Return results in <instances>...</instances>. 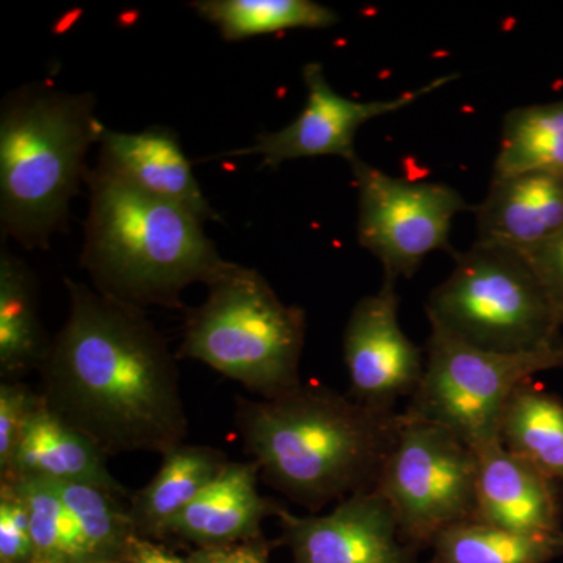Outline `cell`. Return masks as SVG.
Segmentation results:
<instances>
[{
  "instance_id": "obj_8",
  "label": "cell",
  "mask_w": 563,
  "mask_h": 563,
  "mask_svg": "<svg viewBox=\"0 0 563 563\" xmlns=\"http://www.w3.org/2000/svg\"><path fill=\"white\" fill-rule=\"evenodd\" d=\"M477 455L442 426L401 412L376 490L415 550L476 518Z\"/></svg>"
},
{
  "instance_id": "obj_18",
  "label": "cell",
  "mask_w": 563,
  "mask_h": 563,
  "mask_svg": "<svg viewBox=\"0 0 563 563\" xmlns=\"http://www.w3.org/2000/svg\"><path fill=\"white\" fill-rule=\"evenodd\" d=\"M161 468L146 487L131 496L133 525L140 537H163L173 521L229 462L220 450L181 443L162 455Z\"/></svg>"
},
{
  "instance_id": "obj_17",
  "label": "cell",
  "mask_w": 563,
  "mask_h": 563,
  "mask_svg": "<svg viewBox=\"0 0 563 563\" xmlns=\"http://www.w3.org/2000/svg\"><path fill=\"white\" fill-rule=\"evenodd\" d=\"M107 459L90 439L51 412L41 399L0 479L38 477L54 483L88 484L125 498L128 492L110 473Z\"/></svg>"
},
{
  "instance_id": "obj_10",
  "label": "cell",
  "mask_w": 563,
  "mask_h": 563,
  "mask_svg": "<svg viewBox=\"0 0 563 563\" xmlns=\"http://www.w3.org/2000/svg\"><path fill=\"white\" fill-rule=\"evenodd\" d=\"M302 77L307 99L301 113L280 131L261 133L251 147L229 152V155H258L268 168L313 157H340L351 163L358 157L354 144L363 124L412 106L457 79L459 74L439 77L395 99L372 102L351 101L333 90L320 63H307Z\"/></svg>"
},
{
  "instance_id": "obj_1",
  "label": "cell",
  "mask_w": 563,
  "mask_h": 563,
  "mask_svg": "<svg viewBox=\"0 0 563 563\" xmlns=\"http://www.w3.org/2000/svg\"><path fill=\"white\" fill-rule=\"evenodd\" d=\"M69 312L40 366L41 399L107 457L165 454L188 418L179 369L143 309L65 279Z\"/></svg>"
},
{
  "instance_id": "obj_3",
  "label": "cell",
  "mask_w": 563,
  "mask_h": 563,
  "mask_svg": "<svg viewBox=\"0 0 563 563\" xmlns=\"http://www.w3.org/2000/svg\"><path fill=\"white\" fill-rule=\"evenodd\" d=\"M85 184L90 209L80 262L102 295L139 309H180L181 292L209 284L228 265L190 211L96 168Z\"/></svg>"
},
{
  "instance_id": "obj_12",
  "label": "cell",
  "mask_w": 563,
  "mask_h": 563,
  "mask_svg": "<svg viewBox=\"0 0 563 563\" xmlns=\"http://www.w3.org/2000/svg\"><path fill=\"white\" fill-rule=\"evenodd\" d=\"M276 517L292 563H415L418 550L376 490L352 495L325 515L301 517L280 507Z\"/></svg>"
},
{
  "instance_id": "obj_15",
  "label": "cell",
  "mask_w": 563,
  "mask_h": 563,
  "mask_svg": "<svg viewBox=\"0 0 563 563\" xmlns=\"http://www.w3.org/2000/svg\"><path fill=\"white\" fill-rule=\"evenodd\" d=\"M474 211L477 242L526 254L563 231V176L531 173L493 179Z\"/></svg>"
},
{
  "instance_id": "obj_31",
  "label": "cell",
  "mask_w": 563,
  "mask_h": 563,
  "mask_svg": "<svg viewBox=\"0 0 563 563\" xmlns=\"http://www.w3.org/2000/svg\"><path fill=\"white\" fill-rule=\"evenodd\" d=\"M84 563H125L124 558L121 559H102V561H90Z\"/></svg>"
},
{
  "instance_id": "obj_19",
  "label": "cell",
  "mask_w": 563,
  "mask_h": 563,
  "mask_svg": "<svg viewBox=\"0 0 563 563\" xmlns=\"http://www.w3.org/2000/svg\"><path fill=\"white\" fill-rule=\"evenodd\" d=\"M38 312V285L27 263L0 252V372L18 376L43 365L49 351Z\"/></svg>"
},
{
  "instance_id": "obj_25",
  "label": "cell",
  "mask_w": 563,
  "mask_h": 563,
  "mask_svg": "<svg viewBox=\"0 0 563 563\" xmlns=\"http://www.w3.org/2000/svg\"><path fill=\"white\" fill-rule=\"evenodd\" d=\"M14 485L31 517L33 563L90 562L79 528L54 483L38 477H14Z\"/></svg>"
},
{
  "instance_id": "obj_13",
  "label": "cell",
  "mask_w": 563,
  "mask_h": 563,
  "mask_svg": "<svg viewBox=\"0 0 563 563\" xmlns=\"http://www.w3.org/2000/svg\"><path fill=\"white\" fill-rule=\"evenodd\" d=\"M96 169L143 195L190 211L202 222L221 220L203 196L173 129L163 125L140 132L106 129Z\"/></svg>"
},
{
  "instance_id": "obj_5",
  "label": "cell",
  "mask_w": 563,
  "mask_h": 563,
  "mask_svg": "<svg viewBox=\"0 0 563 563\" xmlns=\"http://www.w3.org/2000/svg\"><path fill=\"white\" fill-rule=\"evenodd\" d=\"M185 320L176 357L190 358L269 399L301 385L306 313L288 306L257 269L229 262Z\"/></svg>"
},
{
  "instance_id": "obj_21",
  "label": "cell",
  "mask_w": 563,
  "mask_h": 563,
  "mask_svg": "<svg viewBox=\"0 0 563 563\" xmlns=\"http://www.w3.org/2000/svg\"><path fill=\"white\" fill-rule=\"evenodd\" d=\"M531 173L563 176V101L520 107L504 118L493 179Z\"/></svg>"
},
{
  "instance_id": "obj_24",
  "label": "cell",
  "mask_w": 563,
  "mask_h": 563,
  "mask_svg": "<svg viewBox=\"0 0 563 563\" xmlns=\"http://www.w3.org/2000/svg\"><path fill=\"white\" fill-rule=\"evenodd\" d=\"M54 485L79 528L90 561L124 558L129 543L139 533L121 496L88 484Z\"/></svg>"
},
{
  "instance_id": "obj_6",
  "label": "cell",
  "mask_w": 563,
  "mask_h": 563,
  "mask_svg": "<svg viewBox=\"0 0 563 563\" xmlns=\"http://www.w3.org/2000/svg\"><path fill=\"white\" fill-rule=\"evenodd\" d=\"M429 324L484 351L529 352L561 343L563 314L521 252L476 242L429 296Z\"/></svg>"
},
{
  "instance_id": "obj_2",
  "label": "cell",
  "mask_w": 563,
  "mask_h": 563,
  "mask_svg": "<svg viewBox=\"0 0 563 563\" xmlns=\"http://www.w3.org/2000/svg\"><path fill=\"white\" fill-rule=\"evenodd\" d=\"M399 422L395 410L321 385L235 401L236 431L263 479L312 510L376 488Z\"/></svg>"
},
{
  "instance_id": "obj_16",
  "label": "cell",
  "mask_w": 563,
  "mask_h": 563,
  "mask_svg": "<svg viewBox=\"0 0 563 563\" xmlns=\"http://www.w3.org/2000/svg\"><path fill=\"white\" fill-rule=\"evenodd\" d=\"M254 462L225 463L220 474L169 526L166 536H177L199 548L261 539L266 517L280 506L258 492Z\"/></svg>"
},
{
  "instance_id": "obj_23",
  "label": "cell",
  "mask_w": 563,
  "mask_h": 563,
  "mask_svg": "<svg viewBox=\"0 0 563 563\" xmlns=\"http://www.w3.org/2000/svg\"><path fill=\"white\" fill-rule=\"evenodd\" d=\"M191 7L228 41L290 29H328L340 21L335 11L312 0H199Z\"/></svg>"
},
{
  "instance_id": "obj_22",
  "label": "cell",
  "mask_w": 563,
  "mask_h": 563,
  "mask_svg": "<svg viewBox=\"0 0 563 563\" xmlns=\"http://www.w3.org/2000/svg\"><path fill=\"white\" fill-rule=\"evenodd\" d=\"M431 563H548L563 554V531L528 533L472 520L432 543Z\"/></svg>"
},
{
  "instance_id": "obj_20",
  "label": "cell",
  "mask_w": 563,
  "mask_h": 563,
  "mask_svg": "<svg viewBox=\"0 0 563 563\" xmlns=\"http://www.w3.org/2000/svg\"><path fill=\"white\" fill-rule=\"evenodd\" d=\"M501 442L555 484H563V402L532 383L518 388L504 413Z\"/></svg>"
},
{
  "instance_id": "obj_30",
  "label": "cell",
  "mask_w": 563,
  "mask_h": 563,
  "mask_svg": "<svg viewBox=\"0 0 563 563\" xmlns=\"http://www.w3.org/2000/svg\"><path fill=\"white\" fill-rule=\"evenodd\" d=\"M125 563H188L187 559L169 553L161 544L152 543L144 537H133L124 554Z\"/></svg>"
},
{
  "instance_id": "obj_26",
  "label": "cell",
  "mask_w": 563,
  "mask_h": 563,
  "mask_svg": "<svg viewBox=\"0 0 563 563\" xmlns=\"http://www.w3.org/2000/svg\"><path fill=\"white\" fill-rule=\"evenodd\" d=\"M27 506L14 485L0 481V563H33Z\"/></svg>"
},
{
  "instance_id": "obj_29",
  "label": "cell",
  "mask_w": 563,
  "mask_h": 563,
  "mask_svg": "<svg viewBox=\"0 0 563 563\" xmlns=\"http://www.w3.org/2000/svg\"><path fill=\"white\" fill-rule=\"evenodd\" d=\"M188 563H269L268 550L261 539L217 547H203L188 555Z\"/></svg>"
},
{
  "instance_id": "obj_28",
  "label": "cell",
  "mask_w": 563,
  "mask_h": 563,
  "mask_svg": "<svg viewBox=\"0 0 563 563\" xmlns=\"http://www.w3.org/2000/svg\"><path fill=\"white\" fill-rule=\"evenodd\" d=\"M525 255L563 314V231Z\"/></svg>"
},
{
  "instance_id": "obj_4",
  "label": "cell",
  "mask_w": 563,
  "mask_h": 563,
  "mask_svg": "<svg viewBox=\"0 0 563 563\" xmlns=\"http://www.w3.org/2000/svg\"><path fill=\"white\" fill-rule=\"evenodd\" d=\"M106 125L90 92L24 85L0 109V225L3 239L44 250L68 229L70 201L87 181L88 151Z\"/></svg>"
},
{
  "instance_id": "obj_14",
  "label": "cell",
  "mask_w": 563,
  "mask_h": 563,
  "mask_svg": "<svg viewBox=\"0 0 563 563\" xmlns=\"http://www.w3.org/2000/svg\"><path fill=\"white\" fill-rule=\"evenodd\" d=\"M476 518L510 531L555 533L562 528L558 484L510 453L503 442L477 451Z\"/></svg>"
},
{
  "instance_id": "obj_27",
  "label": "cell",
  "mask_w": 563,
  "mask_h": 563,
  "mask_svg": "<svg viewBox=\"0 0 563 563\" xmlns=\"http://www.w3.org/2000/svg\"><path fill=\"white\" fill-rule=\"evenodd\" d=\"M41 401L38 393L21 383L0 385V473L9 468L22 431Z\"/></svg>"
},
{
  "instance_id": "obj_7",
  "label": "cell",
  "mask_w": 563,
  "mask_h": 563,
  "mask_svg": "<svg viewBox=\"0 0 563 563\" xmlns=\"http://www.w3.org/2000/svg\"><path fill=\"white\" fill-rule=\"evenodd\" d=\"M558 368H563V342L506 354L479 350L431 325L424 374L402 413L442 426L477 453L501 442L504 413L518 388Z\"/></svg>"
},
{
  "instance_id": "obj_11",
  "label": "cell",
  "mask_w": 563,
  "mask_h": 563,
  "mask_svg": "<svg viewBox=\"0 0 563 563\" xmlns=\"http://www.w3.org/2000/svg\"><path fill=\"white\" fill-rule=\"evenodd\" d=\"M396 282L384 277L379 290L357 302L343 336L352 398L379 410L412 398L426 368L424 354L399 322Z\"/></svg>"
},
{
  "instance_id": "obj_9",
  "label": "cell",
  "mask_w": 563,
  "mask_h": 563,
  "mask_svg": "<svg viewBox=\"0 0 563 563\" xmlns=\"http://www.w3.org/2000/svg\"><path fill=\"white\" fill-rule=\"evenodd\" d=\"M357 187V239L383 263L385 277H412L433 251H451L453 220L472 207L446 184L393 177L361 157L350 163Z\"/></svg>"
}]
</instances>
